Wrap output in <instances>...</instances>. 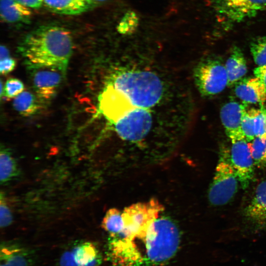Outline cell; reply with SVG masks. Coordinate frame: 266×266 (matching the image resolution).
Masks as SVG:
<instances>
[{"instance_id":"6da1fadb","label":"cell","mask_w":266,"mask_h":266,"mask_svg":"<svg viewBox=\"0 0 266 266\" xmlns=\"http://www.w3.org/2000/svg\"><path fill=\"white\" fill-rule=\"evenodd\" d=\"M179 230L169 218L160 216L141 233L119 241L111 256L114 266H162L176 254Z\"/></svg>"},{"instance_id":"7a4b0ae2","label":"cell","mask_w":266,"mask_h":266,"mask_svg":"<svg viewBox=\"0 0 266 266\" xmlns=\"http://www.w3.org/2000/svg\"><path fill=\"white\" fill-rule=\"evenodd\" d=\"M18 49L28 66L55 67L66 73L73 40L70 32L63 27L43 26L26 35Z\"/></svg>"},{"instance_id":"3957f363","label":"cell","mask_w":266,"mask_h":266,"mask_svg":"<svg viewBox=\"0 0 266 266\" xmlns=\"http://www.w3.org/2000/svg\"><path fill=\"white\" fill-rule=\"evenodd\" d=\"M111 84L135 107L145 109L155 105L163 94V84L154 73L145 70L121 72Z\"/></svg>"},{"instance_id":"277c9868","label":"cell","mask_w":266,"mask_h":266,"mask_svg":"<svg viewBox=\"0 0 266 266\" xmlns=\"http://www.w3.org/2000/svg\"><path fill=\"white\" fill-rule=\"evenodd\" d=\"M238 182L236 172L229 161L228 148L223 146L220 150L219 159L208 190L209 203L216 206L229 203L237 191Z\"/></svg>"},{"instance_id":"5b68a950","label":"cell","mask_w":266,"mask_h":266,"mask_svg":"<svg viewBox=\"0 0 266 266\" xmlns=\"http://www.w3.org/2000/svg\"><path fill=\"white\" fill-rule=\"evenodd\" d=\"M164 210L163 205L156 199L132 204L122 211L124 229L122 233L109 236L132 239L145 231Z\"/></svg>"},{"instance_id":"8992f818","label":"cell","mask_w":266,"mask_h":266,"mask_svg":"<svg viewBox=\"0 0 266 266\" xmlns=\"http://www.w3.org/2000/svg\"><path fill=\"white\" fill-rule=\"evenodd\" d=\"M194 78L198 90L205 97L218 94L228 86L225 66L217 57L201 61L195 68Z\"/></svg>"},{"instance_id":"52a82bcc","label":"cell","mask_w":266,"mask_h":266,"mask_svg":"<svg viewBox=\"0 0 266 266\" xmlns=\"http://www.w3.org/2000/svg\"><path fill=\"white\" fill-rule=\"evenodd\" d=\"M213 8L223 21L235 24L266 10V0H212Z\"/></svg>"},{"instance_id":"ba28073f","label":"cell","mask_w":266,"mask_h":266,"mask_svg":"<svg viewBox=\"0 0 266 266\" xmlns=\"http://www.w3.org/2000/svg\"><path fill=\"white\" fill-rule=\"evenodd\" d=\"M229 159L243 189H246L254 175L255 165L245 139L231 142L228 148Z\"/></svg>"},{"instance_id":"9c48e42d","label":"cell","mask_w":266,"mask_h":266,"mask_svg":"<svg viewBox=\"0 0 266 266\" xmlns=\"http://www.w3.org/2000/svg\"><path fill=\"white\" fill-rule=\"evenodd\" d=\"M32 71V85L35 94L42 100L51 99L66 73L51 66H28Z\"/></svg>"},{"instance_id":"30bf717a","label":"cell","mask_w":266,"mask_h":266,"mask_svg":"<svg viewBox=\"0 0 266 266\" xmlns=\"http://www.w3.org/2000/svg\"><path fill=\"white\" fill-rule=\"evenodd\" d=\"M248 104L232 100L220 109V119L227 136L232 142L245 139L241 128L242 118Z\"/></svg>"},{"instance_id":"8fae6325","label":"cell","mask_w":266,"mask_h":266,"mask_svg":"<svg viewBox=\"0 0 266 266\" xmlns=\"http://www.w3.org/2000/svg\"><path fill=\"white\" fill-rule=\"evenodd\" d=\"M245 218L256 229L266 228V180L259 183L243 211Z\"/></svg>"},{"instance_id":"7c38bea8","label":"cell","mask_w":266,"mask_h":266,"mask_svg":"<svg viewBox=\"0 0 266 266\" xmlns=\"http://www.w3.org/2000/svg\"><path fill=\"white\" fill-rule=\"evenodd\" d=\"M35 252L14 243H4L0 249V266H32Z\"/></svg>"},{"instance_id":"4fadbf2b","label":"cell","mask_w":266,"mask_h":266,"mask_svg":"<svg viewBox=\"0 0 266 266\" xmlns=\"http://www.w3.org/2000/svg\"><path fill=\"white\" fill-rule=\"evenodd\" d=\"M234 92L242 102L263 105L266 101V86L258 78H242L234 84Z\"/></svg>"},{"instance_id":"5bb4252c","label":"cell","mask_w":266,"mask_h":266,"mask_svg":"<svg viewBox=\"0 0 266 266\" xmlns=\"http://www.w3.org/2000/svg\"><path fill=\"white\" fill-rule=\"evenodd\" d=\"M0 12L1 20L12 24H27L32 15L31 8L17 0H0Z\"/></svg>"},{"instance_id":"9a60e30c","label":"cell","mask_w":266,"mask_h":266,"mask_svg":"<svg viewBox=\"0 0 266 266\" xmlns=\"http://www.w3.org/2000/svg\"><path fill=\"white\" fill-rule=\"evenodd\" d=\"M225 66L228 75V86L229 87L234 85L247 72V66L244 54L236 46L233 47Z\"/></svg>"},{"instance_id":"2e32d148","label":"cell","mask_w":266,"mask_h":266,"mask_svg":"<svg viewBox=\"0 0 266 266\" xmlns=\"http://www.w3.org/2000/svg\"><path fill=\"white\" fill-rule=\"evenodd\" d=\"M51 11L61 14L75 15L88 11L92 6L93 0H43Z\"/></svg>"},{"instance_id":"e0dca14e","label":"cell","mask_w":266,"mask_h":266,"mask_svg":"<svg viewBox=\"0 0 266 266\" xmlns=\"http://www.w3.org/2000/svg\"><path fill=\"white\" fill-rule=\"evenodd\" d=\"M71 252L76 262L82 266H100L102 264V256L92 242L79 244Z\"/></svg>"},{"instance_id":"ac0fdd59","label":"cell","mask_w":266,"mask_h":266,"mask_svg":"<svg viewBox=\"0 0 266 266\" xmlns=\"http://www.w3.org/2000/svg\"><path fill=\"white\" fill-rule=\"evenodd\" d=\"M42 100L36 94L25 91L15 98L13 106L20 114L29 116L35 114L41 109Z\"/></svg>"},{"instance_id":"d6986e66","label":"cell","mask_w":266,"mask_h":266,"mask_svg":"<svg viewBox=\"0 0 266 266\" xmlns=\"http://www.w3.org/2000/svg\"><path fill=\"white\" fill-rule=\"evenodd\" d=\"M101 227L110 236L121 234L124 229L122 212L115 208L109 209L103 218Z\"/></svg>"},{"instance_id":"ffe728a7","label":"cell","mask_w":266,"mask_h":266,"mask_svg":"<svg viewBox=\"0 0 266 266\" xmlns=\"http://www.w3.org/2000/svg\"><path fill=\"white\" fill-rule=\"evenodd\" d=\"M16 161L10 152L6 149H1L0 153V180L5 183L18 174Z\"/></svg>"},{"instance_id":"44dd1931","label":"cell","mask_w":266,"mask_h":266,"mask_svg":"<svg viewBox=\"0 0 266 266\" xmlns=\"http://www.w3.org/2000/svg\"><path fill=\"white\" fill-rule=\"evenodd\" d=\"M248 143L255 166L266 169V139L255 137Z\"/></svg>"},{"instance_id":"7402d4cb","label":"cell","mask_w":266,"mask_h":266,"mask_svg":"<svg viewBox=\"0 0 266 266\" xmlns=\"http://www.w3.org/2000/svg\"><path fill=\"white\" fill-rule=\"evenodd\" d=\"M250 50L255 63L258 66L266 65V35L253 39Z\"/></svg>"},{"instance_id":"603a6c76","label":"cell","mask_w":266,"mask_h":266,"mask_svg":"<svg viewBox=\"0 0 266 266\" xmlns=\"http://www.w3.org/2000/svg\"><path fill=\"white\" fill-rule=\"evenodd\" d=\"M258 108L246 109L243 113L241 128L245 140L249 142L256 137L254 133V117L257 112Z\"/></svg>"},{"instance_id":"cb8c5ba5","label":"cell","mask_w":266,"mask_h":266,"mask_svg":"<svg viewBox=\"0 0 266 266\" xmlns=\"http://www.w3.org/2000/svg\"><path fill=\"white\" fill-rule=\"evenodd\" d=\"M254 133L256 137L266 139V107L261 105L254 117Z\"/></svg>"},{"instance_id":"d4e9b609","label":"cell","mask_w":266,"mask_h":266,"mask_svg":"<svg viewBox=\"0 0 266 266\" xmlns=\"http://www.w3.org/2000/svg\"><path fill=\"white\" fill-rule=\"evenodd\" d=\"M24 89V85L20 80L16 78H10L7 79L5 83L3 95L6 99H12L23 92Z\"/></svg>"},{"instance_id":"484cf974","label":"cell","mask_w":266,"mask_h":266,"mask_svg":"<svg viewBox=\"0 0 266 266\" xmlns=\"http://www.w3.org/2000/svg\"><path fill=\"white\" fill-rule=\"evenodd\" d=\"M12 221V213L4 198L0 196V225L1 227H6L10 225Z\"/></svg>"},{"instance_id":"4316f807","label":"cell","mask_w":266,"mask_h":266,"mask_svg":"<svg viewBox=\"0 0 266 266\" xmlns=\"http://www.w3.org/2000/svg\"><path fill=\"white\" fill-rule=\"evenodd\" d=\"M137 19L133 13H129L123 18L118 26L119 32L127 33L134 29Z\"/></svg>"},{"instance_id":"83f0119b","label":"cell","mask_w":266,"mask_h":266,"mask_svg":"<svg viewBox=\"0 0 266 266\" xmlns=\"http://www.w3.org/2000/svg\"><path fill=\"white\" fill-rule=\"evenodd\" d=\"M57 266H82L75 261L71 251H66L61 255Z\"/></svg>"},{"instance_id":"f1b7e54d","label":"cell","mask_w":266,"mask_h":266,"mask_svg":"<svg viewBox=\"0 0 266 266\" xmlns=\"http://www.w3.org/2000/svg\"><path fill=\"white\" fill-rule=\"evenodd\" d=\"M16 61L9 57L0 60V72L1 74H6L12 71L15 67Z\"/></svg>"},{"instance_id":"f546056e","label":"cell","mask_w":266,"mask_h":266,"mask_svg":"<svg viewBox=\"0 0 266 266\" xmlns=\"http://www.w3.org/2000/svg\"><path fill=\"white\" fill-rule=\"evenodd\" d=\"M255 77L258 78L266 86V65L258 66L254 70Z\"/></svg>"},{"instance_id":"4dcf8cb0","label":"cell","mask_w":266,"mask_h":266,"mask_svg":"<svg viewBox=\"0 0 266 266\" xmlns=\"http://www.w3.org/2000/svg\"><path fill=\"white\" fill-rule=\"evenodd\" d=\"M31 8H38L43 3V0H17Z\"/></svg>"},{"instance_id":"1f68e13d","label":"cell","mask_w":266,"mask_h":266,"mask_svg":"<svg viewBox=\"0 0 266 266\" xmlns=\"http://www.w3.org/2000/svg\"><path fill=\"white\" fill-rule=\"evenodd\" d=\"M10 57L9 51L4 45L0 46V60Z\"/></svg>"},{"instance_id":"d6a6232c","label":"cell","mask_w":266,"mask_h":266,"mask_svg":"<svg viewBox=\"0 0 266 266\" xmlns=\"http://www.w3.org/2000/svg\"><path fill=\"white\" fill-rule=\"evenodd\" d=\"M106 0H93V1L94 2V1H96V2H102V1H105Z\"/></svg>"}]
</instances>
